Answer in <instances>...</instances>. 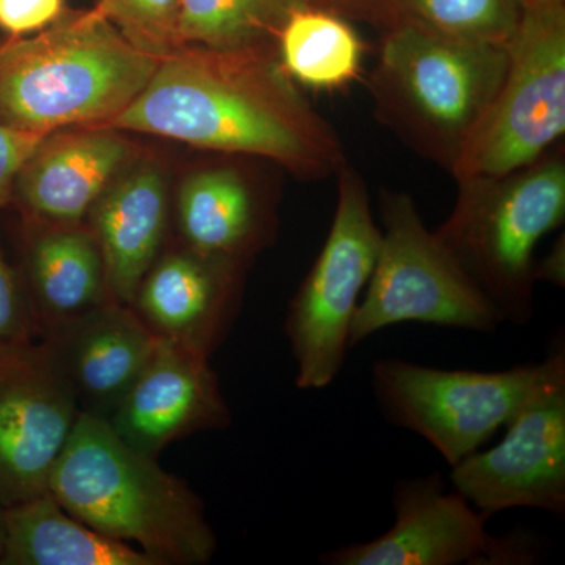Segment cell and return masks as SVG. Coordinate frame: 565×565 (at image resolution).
I'll return each mask as SVG.
<instances>
[{"mask_svg": "<svg viewBox=\"0 0 565 565\" xmlns=\"http://www.w3.org/2000/svg\"><path fill=\"white\" fill-rule=\"evenodd\" d=\"M277 163L323 181L348 163L343 141L282 70L275 46L182 44L106 126Z\"/></svg>", "mask_w": 565, "mask_h": 565, "instance_id": "6da1fadb", "label": "cell"}, {"mask_svg": "<svg viewBox=\"0 0 565 565\" xmlns=\"http://www.w3.org/2000/svg\"><path fill=\"white\" fill-rule=\"evenodd\" d=\"M47 493L85 525L136 546L156 565H204L217 550L200 498L156 457L102 418L82 414L52 470Z\"/></svg>", "mask_w": 565, "mask_h": 565, "instance_id": "7a4b0ae2", "label": "cell"}, {"mask_svg": "<svg viewBox=\"0 0 565 565\" xmlns=\"http://www.w3.org/2000/svg\"><path fill=\"white\" fill-rule=\"evenodd\" d=\"M158 65L95 9L62 17L0 44V122L41 134L106 128Z\"/></svg>", "mask_w": 565, "mask_h": 565, "instance_id": "3957f363", "label": "cell"}, {"mask_svg": "<svg viewBox=\"0 0 565 565\" xmlns=\"http://www.w3.org/2000/svg\"><path fill=\"white\" fill-rule=\"evenodd\" d=\"M505 65L508 47L393 25L382 35L367 81L375 118L416 154L452 174Z\"/></svg>", "mask_w": 565, "mask_h": 565, "instance_id": "277c9868", "label": "cell"}, {"mask_svg": "<svg viewBox=\"0 0 565 565\" xmlns=\"http://www.w3.org/2000/svg\"><path fill=\"white\" fill-rule=\"evenodd\" d=\"M451 214L435 232L504 322L534 316L535 248L565 218V150L498 177L456 178Z\"/></svg>", "mask_w": 565, "mask_h": 565, "instance_id": "5b68a950", "label": "cell"}, {"mask_svg": "<svg viewBox=\"0 0 565 565\" xmlns=\"http://www.w3.org/2000/svg\"><path fill=\"white\" fill-rule=\"evenodd\" d=\"M381 247L353 316L349 345L399 323H426L493 333L504 323L486 294L465 274L408 193L382 189Z\"/></svg>", "mask_w": 565, "mask_h": 565, "instance_id": "8992f818", "label": "cell"}, {"mask_svg": "<svg viewBox=\"0 0 565 565\" xmlns=\"http://www.w3.org/2000/svg\"><path fill=\"white\" fill-rule=\"evenodd\" d=\"M563 370V344H556L542 362L503 371L444 370L381 359L371 367V386L390 423L424 438L455 467L508 426Z\"/></svg>", "mask_w": 565, "mask_h": 565, "instance_id": "52a82bcc", "label": "cell"}, {"mask_svg": "<svg viewBox=\"0 0 565 565\" xmlns=\"http://www.w3.org/2000/svg\"><path fill=\"white\" fill-rule=\"evenodd\" d=\"M564 134V0H526L503 79L452 178L514 172L559 145Z\"/></svg>", "mask_w": 565, "mask_h": 565, "instance_id": "ba28073f", "label": "cell"}, {"mask_svg": "<svg viewBox=\"0 0 565 565\" xmlns=\"http://www.w3.org/2000/svg\"><path fill=\"white\" fill-rule=\"evenodd\" d=\"M337 210L318 258L294 296L285 332L296 363V386L319 392L337 381L349 337L381 247L362 174L345 163L334 174Z\"/></svg>", "mask_w": 565, "mask_h": 565, "instance_id": "9c48e42d", "label": "cell"}, {"mask_svg": "<svg viewBox=\"0 0 565 565\" xmlns=\"http://www.w3.org/2000/svg\"><path fill=\"white\" fill-rule=\"evenodd\" d=\"M394 522L370 542L323 553L327 565H525L535 548L525 537H493L490 515L452 490L444 476L405 479L393 490Z\"/></svg>", "mask_w": 565, "mask_h": 565, "instance_id": "30bf717a", "label": "cell"}, {"mask_svg": "<svg viewBox=\"0 0 565 565\" xmlns=\"http://www.w3.org/2000/svg\"><path fill=\"white\" fill-rule=\"evenodd\" d=\"M81 408L46 341L0 343V505L47 492Z\"/></svg>", "mask_w": 565, "mask_h": 565, "instance_id": "8fae6325", "label": "cell"}, {"mask_svg": "<svg viewBox=\"0 0 565 565\" xmlns=\"http://www.w3.org/2000/svg\"><path fill=\"white\" fill-rule=\"evenodd\" d=\"M452 490L487 515L511 509L565 512V370L505 426L500 444L451 467Z\"/></svg>", "mask_w": 565, "mask_h": 565, "instance_id": "7c38bea8", "label": "cell"}, {"mask_svg": "<svg viewBox=\"0 0 565 565\" xmlns=\"http://www.w3.org/2000/svg\"><path fill=\"white\" fill-rule=\"evenodd\" d=\"M141 455L158 457L173 441L232 424L210 356L158 338L150 360L107 419Z\"/></svg>", "mask_w": 565, "mask_h": 565, "instance_id": "4fadbf2b", "label": "cell"}, {"mask_svg": "<svg viewBox=\"0 0 565 565\" xmlns=\"http://www.w3.org/2000/svg\"><path fill=\"white\" fill-rule=\"evenodd\" d=\"M244 267L185 250L156 259L131 308L156 338L210 356L236 319Z\"/></svg>", "mask_w": 565, "mask_h": 565, "instance_id": "5bb4252c", "label": "cell"}, {"mask_svg": "<svg viewBox=\"0 0 565 565\" xmlns=\"http://www.w3.org/2000/svg\"><path fill=\"white\" fill-rule=\"evenodd\" d=\"M82 414L110 418L154 351L158 338L129 305L109 300L43 333Z\"/></svg>", "mask_w": 565, "mask_h": 565, "instance_id": "9a60e30c", "label": "cell"}, {"mask_svg": "<svg viewBox=\"0 0 565 565\" xmlns=\"http://www.w3.org/2000/svg\"><path fill=\"white\" fill-rule=\"evenodd\" d=\"M131 148L115 129L50 134L18 174L22 202L50 225H79L102 199Z\"/></svg>", "mask_w": 565, "mask_h": 565, "instance_id": "2e32d148", "label": "cell"}, {"mask_svg": "<svg viewBox=\"0 0 565 565\" xmlns=\"http://www.w3.org/2000/svg\"><path fill=\"white\" fill-rule=\"evenodd\" d=\"M178 217L189 250L241 267L273 232L269 206L236 163H217L189 177Z\"/></svg>", "mask_w": 565, "mask_h": 565, "instance_id": "e0dca14e", "label": "cell"}, {"mask_svg": "<svg viewBox=\"0 0 565 565\" xmlns=\"http://www.w3.org/2000/svg\"><path fill=\"white\" fill-rule=\"evenodd\" d=\"M88 215L110 296L131 307L166 234L169 196L161 172L143 167L111 182Z\"/></svg>", "mask_w": 565, "mask_h": 565, "instance_id": "ac0fdd59", "label": "cell"}, {"mask_svg": "<svg viewBox=\"0 0 565 565\" xmlns=\"http://www.w3.org/2000/svg\"><path fill=\"white\" fill-rule=\"evenodd\" d=\"M3 523L2 565H156L68 514L47 492L3 509Z\"/></svg>", "mask_w": 565, "mask_h": 565, "instance_id": "d6986e66", "label": "cell"}, {"mask_svg": "<svg viewBox=\"0 0 565 565\" xmlns=\"http://www.w3.org/2000/svg\"><path fill=\"white\" fill-rule=\"evenodd\" d=\"M29 273L41 334L115 300L98 243L79 225H51L40 234L29 252Z\"/></svg>", "mask_w": 565, "mask_h": 565, "instance_id": "ffe728a7", "label": "cell"}, {"mask_svg": "<svg viewBox=\"0 0 565 565\" xmlns=\"http://www.w3.org/2000/svg\"><path fill=\"white\" fill-rule=\"evenodd\" d=\"M282 70L297 85L338 92L362 77L364 44L337 11L311 6L294 11L275 41Z\"/></svg>", "mask_w": 565, "mask_h": 565, "instance_id": "44dd1931", "label": "cell"}, {"mask_svg": "<svg viewBox=\"0 0 565 565\" xmlns=\"http://www.w3.org/2000/svg\"><path fill=\"white\" fill-rule=\"evenodd\" d=\"M315 0H181L182 44L234 50L275 46L294 11Z\"/></svg>", "mask_w": 565, "mask_h": 565, "instance_id": "7402d4cb", "label": "cell"}, {"mask_svg": "<svg viewBox=\"0 0 565 565\" xmlns=\"http://www.w3.org/2000/svg\"><path fill=\"white\" fill-rule=\"evenodd\" d=\"M525 6L526 0H392L384 32L403 24L462 43L509 47Z\"/></svg>", "mask_w": 565, "mask_h": 565, "instance_id": "603a6c76", "label": "cell"}, {"mask_svg": "<svg viewBox=\"0 0 565 565\" xmlns=\"http://www.w3.org/2000/svg\"><path fill=\"white\" fill-rule=\"evenodd\" d=\"M95 10L137 50L159 61L182 46L181 0H98Z\"/></svg>", "mask_w": 565, "mask_h": 565, "instance_id": "cb8c5ba5", "label": "cell"}, {"mask_svg": "<svg viewBox=\"0 0 565 565\" xmlns=\"http://www.w3.org/2000/svg\"><path fill=\"white\" fill-rule=\"evenodd\" d=\"M40 332L31 308L25 307L18 282L0 248V343L32 340Z\"/></svg>", "mask_w": 565, "mask_h": 565, "instance_id": "d4e9b609", "label": "cell"}, {"mask_svg": "<svg viewBox=\"0 0 565 565\" xmlns=\"http://www.w3.org/2000/svg\"><path fill=\"white\" fill-rule=\"evenodd\" d=\"M47 136L0 122V207L9 203L14 180Z\"/></svg>", "mask_w": 565, "mask_h": 565, "instance_id": "484cf974", "label": "cell"}, {"mask_svg": "<svg viewBox=\"0 0 565 565\" xmlns=\"http://www.w3.org/2000/svg\"><path fill=\"white\" fill-rule=\"evenodd\" d=\"M65 0H0V29L11 36H24L61 20Z\"/></svg>", "mask_w": 565, "mask_h": 565, "instance_id": "4316f807", "label": "cell"}, {"mask_svg": "<svg viewBox=\"0 0 565 565\" xmlns=\"http://www.w3.org/2000/svg\"><path fill=\"white\" fill-rule=\"evenodd\" d=\"M390 2L392 0H315L316 6L337 11L344 18L348 14L367 17L370 20L379 22L382 29H385L386 25Z\"/></svg>", "mask_w": 565, "mask_h": 565, "instance_id": "83f0119b", "label": "cell"}, {"mask_svg": "<svg viewBox=\"0 0 565 565\" xmlns=\"http://www.w3.org/2000/svg\"><path fill=\"white\" fill-rule=\"evenodd\" d=\"M535 282H550L556 288L565 286V241L564 234L553 245L552 250L545 258L535 262L534 266Z\"/></svg>", "mask_w": 565, "mask_h": 565, "instance_id": "f1b7e54d", "label": "cell"}, {"mask_svg": "<svg viewBox=\"0 0 565 565\" xmlns=\"http://www.w3.org/2000/svg\"><path fill=\"white\" fill-rule=\"evenodd\" d=\"M3 545H6V523H3V508L0 505V559L3 555Z\"/></svg>", "mask_w": 565, "mask_h": 565, "instance_id": "f546056e", "label": "cell"}]
</instances>
